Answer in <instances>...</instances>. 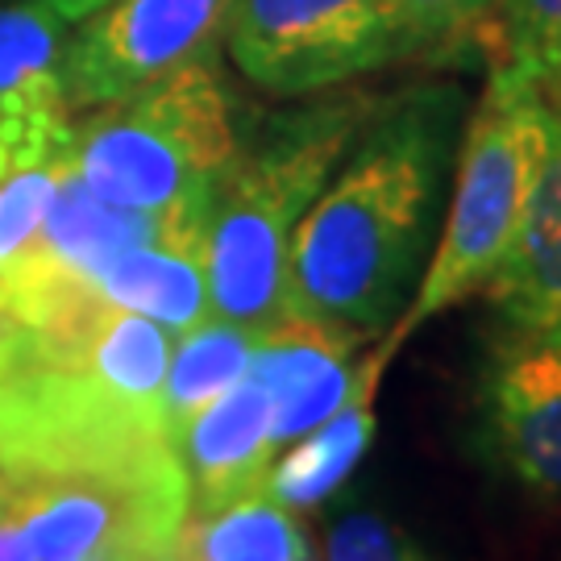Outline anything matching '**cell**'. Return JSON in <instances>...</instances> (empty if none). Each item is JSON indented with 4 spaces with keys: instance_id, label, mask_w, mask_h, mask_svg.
<instances>
[{
    "instance_id": "3",
    "label": "cell",
    "mask_w": 561,
    "mask_h": 561,
    "mask_svg": "<svg viewBox=\"0 0 561 561\" xmlns=\"http://www.w3.org/2000/svg\"><path fill=\"white\" fill-rule=\"evenodd\" d=\"M549 134L553 108L545 104L541 88L512 67L491 62L474 113L461 121L442 233L433 241L408 308L382 333L379 350L387 358H396L421 324L470 300L491 279L516 238L528 192L549 150Z\"/></svg>"
},
{
    "instance_id": "15",
    "label": "cell",
    "mask_w": 561,
    "mask_h": 561,
    "mask_svg": "<svg viewBox=\"0 0 561 561\" xmlns=\"http://www.w3.org/2000/svg\"><path fill=\"white\" fill-rule=\"evenodd\" d=\"M154 561H312V553L291 507L259 491L217 512H187Z\"/></svg>"
},
{
    "instance_id": "13",
    "label": "cell",
    "mask_w": 561,
    "mask_h": 561,
    "mask_svg": "<svg viewBox=\"0 0 561 561\" xmlns=\"http://www.w3.org/2000/svg\"><path fill=\"white\" fill-rule=\"evenodd\" d=\"M71 171V113L34 108L0 121V291Z\"/></svg>"
},
{
    "instance_id": "2",
    "label": "cell",
    "mask_w": 561,
    "mask_h": 561,
    "mask_svg": "<svg viewBox=\"0 0 561 561\" xmlns=\"http://www.w3.org/2000/svg\"><path fill=\"white\" fill-rule=\"evenodd\" d=\"M379 96H304L241 129L204 201V271L213 317L262 333L287 304V250Z\"/></svg>"
},
{
    "instance_id": "4",
    "label": "cell",
    "mask_w": 561,
    "mask_h": 561,
    "mask_svg": "<svg viewBox=\"0 0 561 561\" xmlns=\"http://www.w3.org/2000/svg\"><path fill=\"white\" fill-rule=\"evenodd\" d=\"M238 141V96L217 46L117 101L71 113V171L108 204L175 213L208 201Z\"/></svg>"
},
{
    "instance_id": "6",
    "label": "cell",
    "mask_w": 561,
    "mask_h": 561,
    "mask_svg": "<svg viewBox=\"0 0 561 561\" xmlns=\"http://www.w3.org/2000/svg\"><path fill=\"white\" fill-rule=\"evenodd\" d=\"M221 55L266 96L304 101L421 55L400 0H233Z\"/></svg>"
},
{
    "instance_id": "18",
    "label": "cell",
    "mask_w": 561,
    "mask_h": 561,
    "mask_svg": "<svg viewBox=\"0 0 561 561\" xmlns=\"http://www.w3.org/2000/svg\"><path fill=\"white\" fill-rule=\"evenodd\" d=\"M500 55L495 62L541 88L561 71V0H500L495 9Z\"/></svg>"
},
{
    "instance_id": "20",
    "label": "cell",
    "mask_w": 561,
    "mask_h": 561,
    "mask_svg": "<svg viewBox=\"0 0 561 561\" xmlns=\"http://www.w3.org/2000/svg\"><path fill=\"white\" fill-rule=\"evenodd\" d=\"M400 4L408 13L412 34H416V46L428 50V46L461 34L466 25L482 21L500 0H400Z\"/></svg>"
},
{
    "instance_id": "10",
    "label": "cell",
    "mask_w": 561,
    "mask_h": 561,
    "mask_svg": "<svg viewBox=\"0 0 561 561\" xmlns=\"http://www.w3.org/2000/svg\"><path fill=\"white\" fill-rule=\"evenodd\" d=\"M175 454L187 479V512H217L225 503L266 491V474L275 461L266 391L250 375H241L187 421L175 437Z\"/></svg>"
},
{
    "instance_id": "1",
    "label": "cell",
    "mask_w": 561,
    "mask_h": 561,
    "mask_svg": "<svg viewBox=\"0 0 561 561\" xmlns=\"http://www.w3.org/2000/svg\"><path fill=\"white\" fill-rule=\"evenodd\" d=\"M461 113V92L449 83L379 101L296 225L283 312L324 317L366 337L396 324L433 254Z\"/></svg>"
},
{
    "instance_id": "19",
    "label": "cell",
    "mask_w": 561,
    "mask_h": 561,
    "mask_svg": "<svg viewBox=\"0 0 561 561\" xmlns=\"http://www.w3.org/2000/svg\"><path fill=\"white\" fill-rule=\"evenodd\" d=\"M324 561H433L412 537L375 512H350L329 533Z\"/></svg>"
},
{
    "instance_id": "23",
    "label": "cell",
    "mask_w": 561,
    "mask_h": 561,
    "mask_svg": "<svg viewBox=\"0 0 561 561\" xmlns=\"http://www.w3.org/2000/svg\"><path fill=\"white\" fill-rule=\"evenodd\" d=\"M541 96H545V104H549V108H553V113L561 117V71H558V76H549V80L541 83Z\"/></svg>"
},
{
    "instance_id": "12",
    "label": "cell",
    "mask_w": 561,
    "mask_h": 561,
    "mask_svg": "<svg viewBox=\"0 0 561 561\" xmlns=\"http://www.w3.org/2000/svg\"><path fill=\"white\" fill-rule=\"evenodd\" d=\"M92 296L125 312H138L175 337L213 317L204 271V213L187 217L159 241L134 245L113 259L92 283Z\"/></svg>"
},
{
    "instance_id": "8",
    "label": "cell",
    "mask_w": 561,
    "mask_h": 561,
    "mask_svg": "<svg viewBox=\"0 0 561 561\" xmlns=\"http://www.w3.org/2000/svg\"><path fill=\"white\" fill-rule=\"evenodd\" d=\"M474 445L503 479L561 500V337L500 329L474 379Z\"/></svg>"
},
{
    "instance_id": "21",
    "label": "cell",
    "mask_w": 561,
    "mask_h": 561,
    "mask_svg": "<svg viewBox=\"0 0 561 561\" xmlns=\"http://www.w3.org/2000/svg\"><path fill=\"white\" fill-rule=\"evenodd\" d=\"M0 561H34L30 545L21 537V524L13 520V512L0 503Z\"/></svg>"
},
{
    "instance_id": "16",
    "label": "cell",
    "mask_w": 561,
    "mask_h": 561,
    "mask_svg": "<svg viewBox=\"0 0 561 561\" xmlns=\"http://www.w3.org/2000/svg\"><path fill=\"white\" fill-rule=\"evenodd\" d=\"M259 333L233 324L225 317H204L192 324L187 333L175 337L171 345V362H167V379H162V428L167 442L175 445L187 421L204 412L221 391L250 370V354H254Z\"/></svg>"
},
{
    "instance_id": "9",
    "label": "cell",
    "mask_w": 561,
    "mask_h": 561,
    "mask_svg": "<svg viewBox=\"0 0 561 561\" xmlns=\"http://www.w3.org/2000/svg\"><path fill=\"white\" fill-rule=\"evenodd\" d=\"M362 341L366 333L358 329L308 312H283L262 329L245 375L271 400L275 449L308 437L350 400L358 379L354 354Z\"/></svg>"
},
{
    "instance_id": "17",
    "label": "cell",
    "mask_w": 561,
    "mask_h": 561,
    "mask_svg": "<svg viewBox=\"0 0 561 561\" xmlns=\"http://www.w3.org/2000/svg\"><path fill=\"white\" fill-rule=\"evenodd\" d=\"M67 21L42 0H0V121L62 104Z\"/></svg>"
},
{
    "instance_id": "5",
    "label": "cell",
    "mask_w": 561,
    "mask_h": 561,
    "mask_svg": "<svg viewBox=\"0 0 561 561\" xmlns=\"http://www.w3.org/2000/svg\"><path fill=\"white\" fill-rule=\"evenodd\" d=\"M0 503L34 561H154L187 516V479L171 442L59 461L0 466Z\"/></svg>"
},
{
    "instance_id": "7",
    "label": "cell",
    "mask_w": 561,
    "mask_h": 561,
    "mask_svg": "<svg viewBox=\"0 0 561 561\" xmlns=\"http://www.w3.org/2000/svg\"><path fill=\"white\" fill-rule=\"evenodd\" d=\"M233 0H108L62 42V104L83 113L221 46Z\"/></svg>"
},
{
    "instance_id": "14",
    "label": "cell",
    "mask_w": 561,
    "mask_h": 561,
    "mask_svg": "<svg viewBox=\"0 0 561 561\" xmlns=\"http://www.w3.org/2000/svg\"><path fill=\"white\" fill-rule=\"evenodd\" d=\"M387 366H391V358L375 350L358 366L350 400L341 403L321 428L300 437V445L287 458L271 461V474H266L271 500H279L283 507H317L354 474V466L375 442V391H379Z\"/></svg>"
},
{
    "instance_id": "22",
    "label": "cell",
    "mask_w": 561,
    "mask_h": 561,
    "mask_svg": "<svg viewBox=\"0 0 561 561\" xmlns=\"http://www.w3.org/2000/svg\"><path fill=\"white\" fill-rule=\"evenodd\" d=\"M42 4H50L55 13H59L67 25H76L80 18H88L92 9H101V4H108V0H42Z\"/></svg>"
},
{
    "instance_id": "11",
    "label": "cell",
    "mask_w": 561,
    "mask_h": 561,
    "mask_svg": "<svg viewBox=\"0 0 561 561\" xmlns=\"http://www.w3.org/2000/svg\"><path fill=\"white\" fill-rule=\"evenodd\" d=\"M482 296L507 333L561 337V117L553 113L549 150L528 192L516 238Z\"/></svg>"
}]
</instances>
